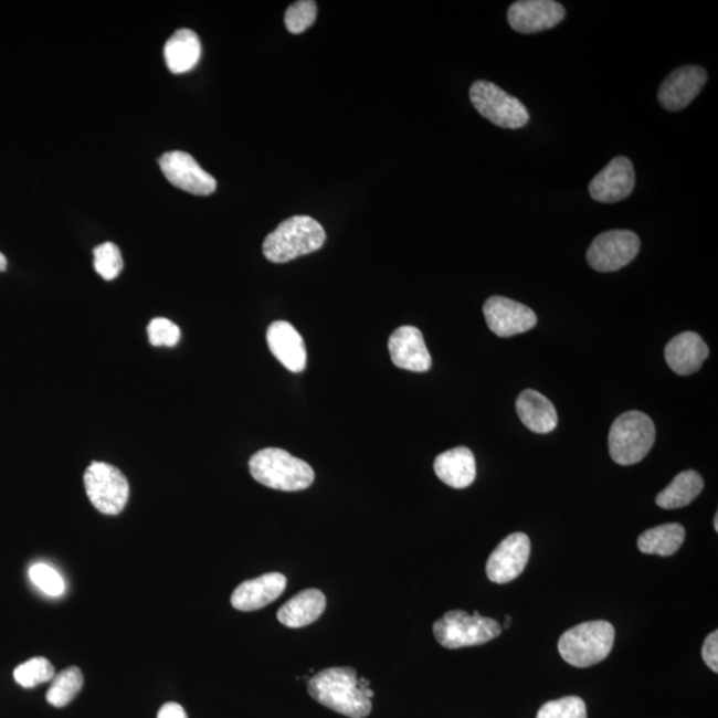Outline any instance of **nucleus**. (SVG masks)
<instances>
[{
  "mask_svg": "<svg viewBox=\"0 0 718 718\" xmlns=\"http://www.w3.org/2000/svg\"><path fill=\"white\" fill-rule=\"evenodd\" d=\"M312 698L324 707L349 718H365L371 714L374 691L368 678L359 677L350 667L326 668L308 683Z\"/></svg>",
  "mask_w": 718,
  "mask_h": 718,
  "instance_id": "1",
  "label": "nucleus"
},
{
  "mask_svg": "<svg viewBox=\"0 0 718 718\" xmlns=\"http://www.w3.org/2000/svg\"><path fill=\"white\" fill-rule=\"evenodd\" d=\"M325 240V230L317 220L309 215H293L267 234L263 252L271 263L284 264L321 250Z\"/></svg>",
  "mask_w": 718,
  "mask_h": 718,
  "instance_id": "2",
  "label": "nucleus"
},
{
  "mask_svg": "<svg viewBox=\"0 0 718 718\" xmlns=\"http://www.w3.org/2000/svg\"><path fill=\"white\" fill-rule=\"evenodd\" d=\"M250 472L261 485L279 492H303L315 482L308 463L281 448H264L250 461Z\"/></svg>",
  "mask_w": 718,
  "mask_h": 718,
  "instance_id": "3",
  "label": "nucleus"
},
{
  "mask_svg": "<svg viewBox=\"0 0 718 718\" xmlns=\"http://www.w3.org/2000/svg\"><path fill=\"white\" fill-rule=\"evenodd\" d=\"M615 643V629L605 620L573 626L561 635L559 654L577 668H589L605 661Z\"/></svg>",
  "mask_w": 718,
  "mask_h": 718,
  "instance_id": "4",
  "label": "nucleus"
},
{
  "mask_svg": "<svg viewBox=\"0 0 718 718\" xmlns=\"http://www.w3.org/2000/svg\"><path fill=\"white\" fill-rule=\"evenodd\" d=\"M655 440L656 427L651 418L642 411H626L612 424L610 454L617 465H636L651 452Z\"/></svg>",
  "mask_w": 718,
  "mask_h": 718,
  "instance_id": "5",
  "label": "nucleus"
},
{
  "mask_svg": "<svg viewBox=\"0 0 718 718\" xmlns=\"http://www.w3.org/2000/svg\"><path fill=\"white\" fill-rule=\"evenodd\" d=\"M436 642L447 650L482 645L498 637L501 626L496 620L483 617L478 612L468 615L465 611L446 612L433 625Z\"/></svg>",
  "mask_w": 718,
  "mask_h": 718,
  "instance_id": "6",
  "label": "nucleus"
},
{
  "mask_svg": "<svg viewBox=\"0 0 718 718\" xmlns=\"http://www.w3.org/2000/svg\"><path fill=\"white\" fill-rule=\"evenodd\" d=\"M469 99L483 117L500 128L519 129L530 122L525 104L492 82H475Z\"/></svg>",
  "mask_w": 718,
  "mask_h": 718,
  "instance_id": "7",
  "label": "nucleus"
},
{
  "mask_svg": "<svg viewBox=\"0 0 718 718\" xmlns=\"http://www.w3.org/2000/svg\"><path fill=\"white\" fill-rule=\"evenodd\" d=\"M88 499L104 515H119L127 506L129 485L119 468L104 462L91 463L84 474Z\"/></svg>",
  "mask_w": 718,
  "mask_h": 718,
  "instance_id": "8",
  "label": "nucleus"
},
{
  "mask_svg": "<svg viewBox=\"0 0 718 718\" xmlns=\"http://www.w3.org/2000/svg\"><path fill=\"white\" fill-rule=\"evenodd\" d=\"M640 239L631 231H610L592 241L587 260L593 270L602 273L616 272L637 256Z\"/></svg>",
  "mask_w": 718,
  "mask_h": 718,
  "instance_id": "9",
  "label": "nucleus"
},
{
  "mask_svg": "<svg viewBox=\"0 0 718 718\" xmlns=\"http://www.w3.org/2000/svg\"><path fill=\"white\" fill-rule=\"evenodd\" d=\"M531 541L524 532L508 535L489 555L487 578L495 584H507L520 577L530 559Z\"/></svg>",
  "mask_w": 718,
  "mask_h": 718,
  "instance_id": "10",
  "label": "nucleus"
},
{
  "mask_svg": "<svg viewBox=\"0 0 718 718\" xmlns=\"http://www.w3.org/2000/svg\"><path fill=\"white\" fill-rule=\"evenodd\" d=\"M159 165L168 181L188 193L209 196L218 188L213 176L205 172L187 152H167L161 156Z\"/></svg>",
  "mask_w": 718,
  "mask_h": 718,
  "instance_id": "11",
  "label": "nucleus"
},
{
  "mask_svg": "<svg viewBox=\"0 0 718 718\" xmlns=\"http://www.w3.org/2000/svg\"><path fill=\"white\" fill-rule=\"evenodd\" d=\"M483 315L489 330L501 338L521 335L534 329L538 323L535 313L526 305L500 296L487 299L483 306Z\"/></svg>",
  "mask_w": 718,
  "mask_h": 718,
  "instance_id": "12",
  "label": "nucleus"
},
{
  "mask_svg": "<svg viewBox=\"0 0 718 718\" xmlns=\"http://www.w3.org/2000/svg\"><path fill=\"white\" fill-rule=\"evenodd\" d=\"M566 10L553 0H520L510 6L508 23L520 34H537L551 30L563 21Z\"/></svg>",
  "mask_w": 718,
  "mask_h": 718,
  "instance_id": "13",
  "label": "nucleus"
},
{
  "mask_svg": "<svg viewBox=\"0 0 718 718\" xmlns=\"http://www.w3.org/2000/svg\"><path fill=\"white\" fill-rule=\"evenodd\" d=\"M707 81V71L697 65L677 68L658 88V102L671 113L684 109L701 93Z\"/></svg>",
  "mask_w": 718,
  "mask_h": 718,
  "instance_id": "14",
  "label": "nucleus"
},
{
  "mask_svg": "<svg viewBox=\"0 0 718 718\" xmlns=\"http://www.w3.org/2000/svg\"><path fill=\"white\" fill-rule=\"evenodd\" d=\"M635 182L636 176L632 161L624 156H619L593 178L590 194L593 200L610 204L629 198L635 188Z\"/></svg>",
  "mask_w": 718,
  "mask_h": 718,
  "instance_id": "15",
  "label": "nucleus"
},
{
  "mask_svg": "<svg viewBox=\"0 0 718 718\" xmlns=\"http://www.w3.org/2000/svg\"><path fill=\"white\" fill-rule=\"evenodd\" d=\"M391 361L397 368L424 373L430 370L431 356L423 335L414 326H401L389 339Z\"/></svg>",
  "mask_w": 718,
  "mask_h": 718,
  "instance_id": "16",
  "label": "nucleus"
},
{
  "mask_svg": "<svg viewBox=\"0 0 718 718\" xmlns=\"http://www.w3.org/2000/svg\"><path fill=\"white\" fill-rule=\"evenodd\" d=\"M287 580L283 573L270 572L263 577L246 580L233 591V609L252 612L264 609L277 600L286 589Z\"/></svg>",
  "mask_w": 718,
  "mask_h": 718,
  "instance_id": "17",
  "label": "nucleus"
},
{
  "mask_svg": "<svg viewBox=\"0 0 718 718\" xmlns=\"http://www.w3.org/2000/svg\"><path fill=\"white\" fill-rule=\"evenodd\" d=\"M266 341L272 355L292 373H302L306 368L305 342L295 326L286 321H276L266 332Z\"/></svg>",
  "mask_w": 718,
  "mask_h": 718,
  "instance_id": "18",
  "label": "nucleus"
},
{
  "mask_svg": "<svg viewBox=\"0 0 718 718\" xmlns=\"http://www.w3.org/2000/svg\"><path fill=\"white\" fill-rule=\"evenodd\" d=\"M709 356L708 345L695 331H684L665 348V359L676 374L690 376L700 370Z\"/></svg>",
  "mask_w": 718,
  "mask_h": 718,
  "instance_id": "19",
  "label": "nucleus"
},
{
  "mask_svg": "<svg viewBox=\"0 0 718 718\" xmlns=\"http://www.w3.org/2000/svg\"><path fill=\"white\" fill-rule=\"evenodd\" d=\"M436 476L453 488H466L476 478V462L472 450L455 447L436 456L434 462Z\"/></svg>",
  "mask_w": 718,
  "mask_h": 718,
  "instance_id": "20",
  "label": "nucleus"
},
{
  "mask_svg": "<svg viewBox=\"0 0 718 718\" xmlns=\"http://www.w3.org/2000/svg\"><path fill=\"white\" fill-rule=\"evenodd\" d=\"M325 609L326 598L324 592L309 589L287 600L278 610L277 619L287 629H303V626L317 622Z\"/></svg>",
  "mask_w": 718,
  "mask_h": 718,
  "instance_id": "21",
  "label": "nucleus"
},
{
  "mask_svg": "<svg viewBox=\"0 0 718 718\" xmlns=\"http://www.w3.org/2000/svg\"><path fill=\"white\" fill-rule=\"evenodd\" d=\"M517 413L527 429L537 434L551 433L558 426L552 402L535 390H525L517 400Z\"/></svg>",
  "mask_w": 718,
  "mask_h": 718,
  "instance_id": "22",
  "label": "nucleus"
},
{
  "mask_svg": "<svg viewBox=\"0 0 718 718\" xmlns=\"http://www.w3.org/2000/svg\"><path fill=\"white\" fill-rule=\"evenodd\" d=\"M165 57L172 74H186L198 65L201 57V43L192 30L181 29L168 39Z\"/></svg>",
  "mask_w": 718,
  "mask_h": 718,
  "instance_id": "23",
  "label": "nucleus"
},
{
  "mask_svg": "<svg viewBox=\"0 0 718 718\" xmlns=\"http://www.w3.org/2000/svg\"><path fill=\"white\" fill-rule=\"evenodd\" d=\"M704 489L701 475L688 469L672 481L671 485L657 495L656 505L664 510H676L690 505Z\"/></svg>",
  "mask_w": 718,
  "mask_h": 718,
  "instance_id": "24",
  "label": "nucleus"
},
{
  "mask_svg": "<svg viewBox=\"0 0 718 718\" xmlns=\"http://www.w3.org/2000/svg\"><path fill=\"white\" fill-rule=\"evenodd\" d=\"M685 540V530L682 525L668 524L651 528L637 539L638 550L645 555L672 557L680 550Z\"/></svg>",
  "mask_w": 718,
  "mask_h": 718,
  "instance_id": "25",
  "label": "nucleus"
},
{
  "mask_svg": "<svg viewBox=\"0 0 718 718\" xmlns=\"http://www.w3.org/2000/svg\"><path fill=\"white\" fill-rule=\"evenodd\" d=\"M83 684L84 677L80 668L71 667L64 669L61 674L52 678L45 698H47L52 707L63 708L81 694Z\"/></svg>",
  "mask_w": 718,
  "mask_h": 718,
  "instance_id": "26",
  "label": "nucleus"
},
{
  "mask_svg": "<svg viewBox=\"0 0 718 718\" xmlns=\"http://www.w3.org/2000/svg\"><path fill=\"white\" fill-rule=\"evenodd\" d=\"M55 677V668L47 658L34 657L14 671L15 682L25 689L35 688L39 684L49 683Z\"/></svg>",
  "mask_w": 718,
  "mask_h": 718,
  "instance_id": "27",
  "label": "nucleus"
},
{
  "mask_svg": "<svg viewBox=\"0 0 718 718\" xmlns=\"http://www.w3.org/2000/svg\"><path fill=\"white\" fill-rule=\"evenodd\" d=\"M317 11V3L313 0H299L293 3L284 17L287 31L295 35L303 34L316 22Z\"/></svg>",
  "mask_w": 718,
  "mask_h": 718,
  "instance_id": "28",
  "label": "nucleus"
},
{
  "mask_svg": "<svg viewBox=\"0 0 718 718\" xmlns=\"http://www.w3.org/2000/svg\"><path fill=\"white\" fill-rule=\"evenodd\" d=\"M94 266L97 274L106 281L119 276L124 263L119 247L114 243H104L94 250Z\"/></svg>",
  "mask_w": 718,
  "mask_h": 718,
  "instance_id": "29",
  "label": "nucleus"
},
{
  "mask_svg": "<svg viewBox=\"0 0 718 718\" xmlns=\"http://www.w3.org/2000/svg\"><path fill=\"white\" fill-rule=\"evenodd\" d=\"M537 718H587L585 703L578 696L548 701L539 709Z\"/></svg>",
  "mask_w": 718,
  "mask_h": 718,
  "instance_id": "30",
  "label": "nucleus"
},
{
  "mask_svg": "<svg viewBox=\"0 0 718 718\" xmlns=\"http://www.w3.org/2000/svg\"><path fill=\"white\" fill-rule=\"evenodd\" d=\"M29 577L39 590L49 596H61L65 591L64 580L54 568L44 563L30 567Z\"/></svg>",
  "mask_w": 718,
  "mask_h": 718,
  "instance_id": "31",
  "label": "nucleus"
},
{
  "mask_svg": "<svg viewBox=\"0 0 718 718\" xmlns=\"http://www.w3.org/2000/svg\"><path fill=\"white\" fill-rule=\"evenodd\" d=\"M179 326L167 318H155L148 325V338L152 346L173 348L180 341Z\"/></svg>",
  "mask_w": 718,
  "mask_h": 718,
  "instance_id": "32",
  "label": "nucleus"
},
{
  "mask_svg": "<svg viewBox=\"0 0 718 718\" xmlns=\"http://www.w3.org/2000/svg\"><path fill=\"white\" fill-rule=\"evenodd\" d=\"M701 655L705 664L717 674L718 672V631L711 632L710 635L705 638L703 645Z\"/></svg>",
  "mask_w": 718,
  "mask_h": 718,
  "instance_id": "33",
  "label": "nucleus"
},
{
  "mask_svg": "<svg viewBox=\"0 0 718 718\" xmlns=\"http://www.w3.org/2000/svg\"><path fill=\"white\" fill-rule=\"evenodd\" d=\"M158 718H188V716L180 704L167 703L160 708Z\"/></svg>",
  "mask_w": 718,
  "mask_h": 718,
  "instance_id": "34",
  "label": "nucleus"
},
{
  "mask_svg": "<svg viewBox=\"0 0 718 718\" xmlns=\"http://www.w3.org/2000/svg\"><path fill=\"white\" fill-rule=\"evenodd\" d=\"M6 270H8V258H6L2 253H0V272H3Z\"/></svg>",
  "mask_w": 718,
  "mask_h": 718,
  "instance_id": "35",
  "label": "nucleus"
},
{
  "mask_svg": "<svg viewBox=\"0 0 718 718\" xmlns=\"http://www.w3.org/2000/svg\"><path fill=\"white\" fill-rule=\"evenodd\" d=\"M510 622H511V617H510V616H507V617H506V623H505V625H503V626H505V629H510Z\"/></svg>",
  "mask_w": 718,
  "mask_h": 718,
  "instance_id": "36",
  "label": "nucleus"
},
{
  "mask_svg": "<svg viewBox=\"0 0 718 718\" xmlns=\"http://www.w3.org/2000/svg\"><path fill=\"white\" fill-rule=\"evenodd\" d=\"M717 520H718V515L716 514V517H715V530H716V532H718V521Z\"/></svg>",
  "mask_w": 718,
  "mask_h": 718,
  "instance_id": "37",
  "label": "nucleus"
}]
</instances>
